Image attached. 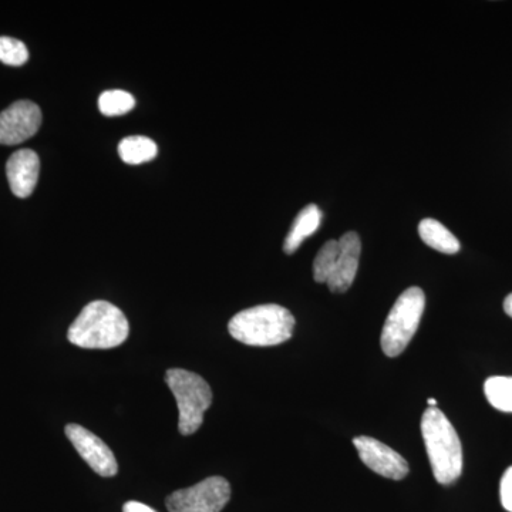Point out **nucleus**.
Returning <instances> with one entry per match:
<instances>
[{
	"mask_svg": "<svg viewBox=\"0 0 512 512\" xmlns=\"http://www.w3.org/2000/svg\"><path fill=\"white\" fill-rule=\"evenodd\" d=\"M231 498V485L224 477L205 478L190 488L175 491L165 501L170 512H221Z\"/></svg>",
	"mask_w": 512,
	"mask_h": 512,
	"instance_id": "nucleus-6",
	"label": "nucleus"
},
{
	"mask_svg": "<svg viewBox=\"0 0 512 512\" xmlns=\"http://www.w3.org/2000/svg\"><path fill=\"white\" fill-rule=\"evenodd\" d=\"M500 495L505 510L512 512V467L508 468L501 478Z\"/></svg>",
	"mask_w": 512,
	"mask_h": 512,
	"instance_id": "nucleus-19",
	"label": "nucleus"
},
{
	"mask_svg": "<svg viewBox=\"0 0 512 512\" xmlns=\"http://www.w3.org/2000/svg\"><path fill=\"white\" fill-rule=\"evenodd\" d=\"M29 60L25 43L13 37H0V62L8 66H22Z\"/></svg>",
	"mask_w": 512,
	"mask_h": 512,
	"instance_id": "nucleus-18",
	"label": "nucleus"
},
{
	"mask_svg": "<svg viewBox=\"0 0 512 512\" xmlns=\"http://www.w3.org/2000/svg\"><path fill=\"white\" fill-rule=\"evenodd\" d=\"M165 383L173 392L178 406V430L183 436L197 433L204 423V414L212 403L210 384L197 373L171 369L165 373Z\"/></svg>",
	"mask_w": 512,
	"mask_h": 512,
	"instance_id": "nucleus-4",
	"label": "nucleus"
},
{
	"mask_svg": "<svg viewBox=\"0 0 512 512\" xmlns=\"http://www.w3.org/2000/svg\"><path fill=\"white\" fill-rule=\"evenodd\" d=\"M484 393L494 409L512 413V377H490L484 384Z\"/></svg>",
	"mask_w": 512,
	"mask_h": 512,
	"instance_id": "nucleus-15",
	"label": "nucleus"
},
{
	"mask_svg": "<svg viewBox=\"0 0 512 512\" xmlns=\"http://www.w3.org/2000/svg\"><path fill=\"white\" fill-rule=\"evenodd\" d=\"M295 318L284 306L268 303L237 313L229 320L232 338L248 346L281 345L292 338Z\"/></svg>",
	"mask_w": 512,
	"mask_h": 512,
	"instance_id": "nucleus-3",
	"label": "nucleus"
},
{
	"mask_svg": "<svg viewBox=\"0 0 512 512\" xmlns=\"http://www.w3.org/2000/svg\"><path fill=\"white\" fill-rule=\"evenodd\" d=\"M119 154L124 163L140 165L154 160L158 154V147L151 138L131 136L120 141Z\"/></svg>",
	"mask_w": 512,
	"mask_h": 512,
	"instance_id": "nucleus-14",
	"label": "nucleus"
},
{
	"mask_svg": "<svg viewBox=\"0 0 512 512\" xmlns=\"http://www.w3.org/2000/svg\"><path fill=\"white\" fill-rule=\"evenodd\" d=\"M130 333L126 315L113 303L94 301L84 306L70 326L67 338L82 349H113Z\"/></svg>",
	"mask_w": 512,
	"mask_h": 512,
	"instance_id": "nucleus-2",
	"label": "nucleus"
},
{
	"mask_svg": "<svg viewBox=\"0 0 512 512\" xmlns=\"http://www.w3.org/2000/svg\"><path fill=\"white\" fill-rule=\"evenodd\" d=\"M123 512H156L153 508L148 507L146 504L137 503V501H128L124 504Z\"/></svg>",
	"mask_w": 512,
	"mask_h": 512,
	"instance_id": "nucleus-20",
	"label": "nucleus"
},
{
	"mask_svg": "<svg viewBox=\"0 0 512 512\" xmlns=\"http://www.w3.org/2000/svg\"><path fill=\"white\" fill-rule=\"evenodd\" d=\"M136 107V99L133 94L124 90H107L101 93L99 99V110L107 117L123 116L130 113Z\"/></svg>",
	"mask_w": 512,
	"mask_h": 512,
	"instance_id": "nucleus-17",
	"label": "nucleus"
},
{
	"mask_svg": "<svg viewBox=\"0 0 512 512\" xmlns=\"http://www.w3.org/2000/svg\"><path fill=\"white\" fill-rule=\"evenodd\" d=\"M339 245L338 262L326 284L333 293H345L353 285L359 269L360 252H362V241L356 232H346L339 239Z\"/></svg>",
	"mask_w": 512,
	"mask_h": 512,
	"instance_id": "nucleus-10",
	"label": "nucleus"
},
{
	"mask_svg": "<svg viewBox=\"0 0 512 512\" xmlns=\"http://www.w3.org/2000/svg\"><path fill=\"white\" fill-rule=\"evenodd\" d=\"M419 235L427 247L436 249L441 254L456 255L460 251L461 245L456 235L433 218L420 221Z\"/></svg>",
	"mask_w": 512,
	"mask_h": 512,
	"instance_id": "nucleus-13",
	"label": "nucleus"
},
{
	"mask_svg": "<svg viewBox=\"0 0 512 512\" xmlns=\"http://www.w3.org/2000/svg\"><path fill=\"white\" fill-rule=\"evenodd\" d=\"M42 126V111L33 101L20 100L0 113V144L16 146L35 136Z\"/></svg>",
	"mask_w": 512,
	"mask_h": 512,
	"instance_id": "nucleus-7",
	"label": "nucleus"
},
{
	"mask_svg": "<svg viewBox=\"0 0 512 512\" xmlns=\"http://www.w3.org/2000/svg\"><path fill=\"white\" fill-rule=\"evenodd\" d=\"M427 403H429L430 407H436L437 406V400L436 399H429V400H427Z\"/></svg>",
	"mask_w": 512,
	"mask_h": 512,
	"instance_id": "nucleus-22",
	"label": "nucleus"
},
{
	"mask_svg": "<svg viewBox=\"0 0 512 512\" xmlns=\"http://www.w3.org/2000/svg\"><path fill=\"white\" fill-rule=\"evenodd\" d=\"M322 221V211L319 210L318 205L309 204L301 212L298 217L293 221L291 231L284 242L285 254L292 255L293 252L298 251L302 242L306 238L312 237L320 227Z\"/></svg>",
	"mask_w": 512,
	"mask_h": 512,
	"instance_id": "nucleus-12",
	"label": "nucleus"
},
{
	"mask_svg": "<svg viewBox=\"0 0 512 512\" xmlns=\"http://www.w3.org/2000/svg\"><path fill=\"white\" fill-rule=\"evenodd\" d=\"M339 252L340 245L336 239H330L320 248L315 261H313V279H315V282L328 284L330 275H332L336 262H338Z\"/></svg>",
	"mask_w": 512,
	"mask_h": 512,
	"instance_id": "nucleus-16",
	"label": "nucleus"
},
{
	"mask_svg": "<svg viewBox=\"0 0 512 512\" xmlns=\"http://www.w3.org/2000/svg\"><path fill=\"white\" fill-rule=\"evenodd\" d=\"M424 306H426V296L417 286L406 289L399 296L384 322L382 339H380L384 355L397 357L407 349L419 329Z\"/></svg>",
	"mask_w": 512,
	"mask_h": 512,
	"instance_id": "nucleus-5",
	"label": "nucleus"
},
{
	"mask_svg": "<svg viewBox=\"0 0 512 512\" xmlns=\"http://www.w3.org/2000/svg\"><path fill=\"white\" fill-rule=\"evenodd\" d=\"M421 434L437 483L453 484L463 473V447L453 424L437 406L429 407L421 417Z\"/></svg>",
	"mask_w": 512,
	"mask_h": 512,
	"instance_id": "nucleus-1",
	"label": "nucleus"
},
{
	"mask_svg": "<svg viewBox=\"0 0 512 512\" xmlns=\"http://www.w3.org/2000/svg\"><path fill=\"white\" fill-rule=\"evenodd\" d=\"M40 160L32 150H19L6 163L10 190L18 198H28L35 191L39 180Z\"/></svg>",
	"mask_w": 512,
	"mask_h": 512,
	"instance_id": "nucleus-11",
	"label": "nucleus"
},
{
	"mask_svg": "<svg viewBox=\"0 0 512 512\" xmlns=\"http://www.w3.org/2000/svg\"><path fill=\"white\" fill-rule=\"evenodd\" d=\"M360 460L379 476L390 480H403L409 474V463L393 448L372 437L353 439Z\"/></svg>",
	"mask_w": 512,
	"mask_h": 512,
	"instance_id": "nucleus-9",
	"label": "nucleus"
},
{
	"mask_svg": "<svg viewBox=\"0 0 512 512\" xmlns=\"http://www.w3.org/2000/svg\"><path fill=\"white\" fill-rule=\"evenodd\" d=\"M67 439L72 441L80 457L101 477H114L119 471L116 457L111 448L92 431L79 424L66 426Z\"/></svg>",
	"mask_w": 512,
	"mask_h": 512,
	"instance_id": "nucleus-8",
	"label": "nucleus"
},
{
	"mask_svg": "<svg viewBox=\"0 0 512 512\" xmlns=\"http://www.w3.org/2000/svg\"><path fill=\"white\" fill-rule=\"evenodd\" d=\"M504 311L508 316H510V318H512V293L505 298Z\"/></svg>",
	"mask_w": 512,
	"mask_h": 512,
	"instance_id": "nucleus-21",
	"label": "nucleus"
}]
</instances>
